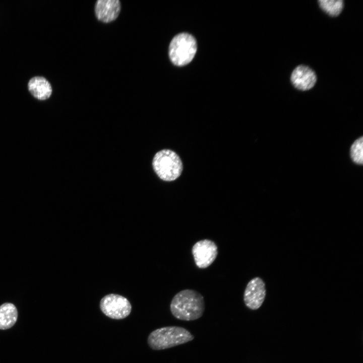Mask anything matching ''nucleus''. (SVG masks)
Listing matches in <instances>:
<instances>
[{
	"label": "nucleus",
	"instance_id": "nucleus-8",
	"mask_svg": "<svg viewBox=\"0 0 363 363\" xmlns=\"http://www.w3.org/2000/svg\"><path fill=\"white\" fill-rule=\"evenodd\" d=\"M290 81L296 89L305 91L314 87L317 82V76L310 67L301 65L292 71Z\"/></svg>",
	"mask_w": 363,
	"mask_h": 363
},
{
	"label": "nucleus",
	"instance_id": "nucleus-13",
	"mask_svg": "<svg viewBox=\"0 0 363 363\" xmlns=\"http://www.w3.org/2000/svg\"><path fill=\"white\" fill-rule=\"evenodd\" d=\"M363 137L356 139L350 147V157L352 160L357 164L363 162Z\"/></svg>",
	"mask_w": 363,
	"mask_h": 363
},
{
	"label": "nucleus",
	"instance_id": "nucleus-1",
	"mask_svg": "<svg viewBox=\"0 0 363 363\" xmlns=\"http://www.w3.org/2000/svg\"><path fill=\"white\" fill-rule=\"evenodd\" d=\"M170 310L172 315L178 320L189 321L198 319L205 311L204 297L193 289L182 290L172 298Z\"/></svg>",
	"mask_w": 363,
	"mask_h": 363
},
{
	"label": "nucleus",
	"instance_id": "nucleus-12",
	"mask_svg": "<svg viewBox=\"0 0 363 363\" xmlns=\"http://www.w3.org/2000/svg\"><path fill=\"white\" fill-rule=\"evenodd\" d=\"M320 8L331 17L338 16L342 11L344 4L342 0H320Z\"/></svg>",
	"mask_w": 363,
	"mask_h": 363
},
{
	"label": "nucleus",
	"instance_id": "nucleus-9",
	"mask_svg": "<svg viewBox=\"0 0 363 363\" xmlns=\"http://www.w3.org/2000/svg\"><path fill=\"white\" fill-rule=\"evenodd\" d=\"M121 10L119 0H98L94 7L98 20L105 23L111 22L118 17Z\"/></svg>",
	"mask_w": 363,
	"mask_h": 363
},
{
	"label": "nucleus",
	"instance_id": "nucleus-5",
	"mask_svg": "<svg viewBox=\"0 0 363 363\" xmlns=\"http://www.w3.org/2000/svg\"><path fill=\"white\" fill-rule=\"evenodd\" d=\"M100 308L102 313L113 319H123L128 317L132 310L128 299L119 294H109L100 300Z\"/></svg>",
	"mask_w": 363,
	"mask_h": 363
},
{
	"label": "nucleus",
	"instance_id": "nucleus-3",
	"mask_svg": "<svg viewBox=\"0 0 363 363\" xmlns=\"http://www.w3.org/2000/svg\"><path fill=\"white\" fill-rule=\"evenodd\" d=\"M154 172L162 180L171 182L177 179L183 171V163L174 151L163 149L157 152L152 160Z\"/></svg>",
	"mask_w": 363,
	"mask_h": 363
},
{
	"label": "nucleus",
	"instance_id": "nucleus-6",
	"mask_svg": "<svg viewBox=\"0 0 363 363\" xmlns=\"http://www.w3.org/2000/svg\"><path fill=\"white\" fill-rule=\"evenodd\" d=\"M192 253L197 267L205 269L210 266L216 259L218 253V247L213 240L204 239L194 245Z\"/></svg>",
	"mask_w": 363,
	"mask_h": 363
},
{
	"label": "nucleus",
	"instance_id": "nucleus-4",
	"mask_svg": "<svg viewBox=\"0 0 363 363\" xmlns=\"http://www.w3.org/2000/svg\"><path fill=\"white\" fill-rule=\"evenodd\" d=\"M196 50L197 43L194 37L188 33H180L170 43L169 56L174 65L183 66L191 62Z\"/></svg>",
	"mask_w": 363,
	"mask_h": 363
},
{
	"label": "nucleus",
	"instance_id": "nucleus-10",
	"mask_svg": "<svg viewBox=\"0 0 363 363\" xmlns=\"http://www.w3.org/2000/svg\"><path fill=\"white\" fill-rule=\"evenodd\" d=\"M28 89L35 98L40 100L49 98L52 92L50 83L41 76H35L30 79L28 83Z\"/></svg>",
	"mask_w": 363,
	"mask_h": 363
},
{
	"label": "nucleus",
	"instance_id": "nucleus-2",
	"mask_svg": "<svg viewBox=\"0 0 363 363\" xmlns=\"http://www.w3.org/2000/svg\"><path fill=\"white\" fill-rule=\"evenodd\" d=\"M194 336L185 328L167 326L157 329L150 333L148 343L154 350H163L192 341Z\"/></svg>",
	"mask_w": 363,
	"mask_h": 363
},
{
	"label": "nucleus",
	"instance_id": "nucleus-7",
	"mask_svg": "<svg viewBox=\"0 0 363 363\" xmlns=\"http://www.w3.org/2000/svg\"><path fill=\"white\" fill-rule=\"evenodd\" d=\"M266 297L265 284L260 277L252 279L247 284L244 293V301L246 306L256 310L262 305Z\"/></svg>",
	"mask_w": 363,
	"mask_h": 363
},
{
	"label": "nucleus",
	"instance_id": "nucleus-11",
	"mask_svg": "<svg viewBox=\"0 0 363 363\" xmlns=\"http://www.w3.org/2000/svg\"><path fill=\"white\" fill-rule=\"evenodd\" d=\"M17 318V310L13 304L7 302L0 306V329L6 330L13 327Z\"/></svg>",
	"mask_w": 363,
	"mask_h": 363
}]
</instances>
